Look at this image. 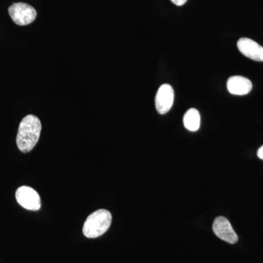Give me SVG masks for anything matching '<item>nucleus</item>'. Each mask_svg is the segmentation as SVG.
<instances>
[{"label":"nucleus","instance_id":"1","mask_svg":"<svg viewBox=\"0 0 263 263\" xmlns=\"http://www.w3.org/2000/svg\"><path fill=\"white\" fill-rule=\"evenodd\" d=\"M42 124L36 116L27 115L19 124L16 137L18 149L28 153L34 148L41 136Z\"/></svg>","mask_w":263,"mask_h":263},{"label":"nucleus","instance_id":"2","mask_svg":"<svg viewBox=\"0 0 263 263\" xmlns=\"http://www.w3.org/2000/svg\"><path fill=\"white\" fill-rule=\"evenodd\" d=\"M112 215L105 209H99L88 216L83 227V233L86 238H96L105 234L110 224Z\"/></svg>","mask_w":263,"mask_h":263},{"label":"nucleus","instance_id":"3","mask_svg":"<svg viewBox=\"0 0 263 263\" xmlns=\"http://www.w3.org/2000/svg\"><path fill=\"white\" fill-rule=\"evenodd\" d=\"M10 18L19 26L32 23L37 17V12L32 6L26 3H13L8 9Z\"/></svg>","mask_w":263,"mask_h":263},{"label":"nucleus","instance_id":"4","mask_svg":"<svg viewBox=\"0 0 263 263\" xmlns=\"http://www.w3.org/2000/svg\"><path fill=\"white\" fill-rule=\"evenodd\" d=\"M15 199L19 205L27 210L37 211L41 209V197L30 186H20L15 192Z\"/></svg>","mask_w":263,"mask_h":263},{"label":"nucleus","instance_id":"5","mask_svg":"<svg viewBox=\"0 0 263 263\" xmlns=\"http://www.w3.org/2000/svg\"><path fill=\"white\" fill-rule=\"evenodd\" d=\"M212 228L214 234L227 243L234 245L238 242V235L235 233L230 221L224 216L216 217L213 223Z\"/></svg>","mask_w":263,"mask_h":263},{"label":"nucleus","instance_id":"6","mask_svg":"<svg viewBox=\"0 0 263 263\" xmlns=\"http://www.w3.org/2000/svg\"><path fill=\"white\" fill-rule=\"evenodd\" d=\"M174 101V91L169 84H163L157 91L155 98L157 111L161 115L167 114L172 108Z\"/></svg>","mask_w":263,"mask_h":263},{"label":"nucleus","instance_id":"7","mask_svg":"<svg viewBox=\"0 0 263 263\" xmlns=\"http://www.w3.org/2000/svg\"><path fill=\"white\" fill-rule=\"evenodd\" d=\"M237 46L245 57L254 61L263 62V47L253 40L240 38L237 43Z\"/></svg>","mask_w":263,"mask_h":263},{"label":"nucleus","instance_id":"8","mask_svg":"<svg viewBox=\"0 0 263 263\" xmlns=\"http://www.w3.org/2000/svg\"><path fill=\"white\" fill-rule=\"evenodd\" d=\"M227 86L230 94L235 95H247L252 89V81L240 76L230 77L227 83Z\"/></svg>","mask_w":263,"mask_h":263},{"label":"nucleus","instance_id":"9","mask_svg":"<svg viewBox=\"0 0 263 263\" xmlns=\"http://www.w3.org/2000/svg\"><path fill=\"white\" fill-rule=\"evenodd\" d=\"M183 125L191 132L198 130L200 127V115L195 108L189 109L183 116Z\"/></svg>","mask_w":263,"mask_h":263},{"label":"nucleus","instance_id":"10","mask_svg":"<svg viewBox=\"0 0 263 263\" xmlns=\"http://www.w3.org/2000/svg\"><path fill=\"white\" fill-rule=\"evenodd\" d=\"M171 1L177 6H181V5H184L187 0H171Z\"/></svg>","mask_w":263,"mask_h":263},{"label":"nucleus","instance_id":"11","mask_svg":"<svg viewBox=\"0 0 263 263\" xmlns=\"http://www.w3.org/2000/svg\"><path fill=\"white\" fill-rule=\"evenodd\" d=\"M257 156H258L259 159L263 160V145L259 148L258 152H257Z\"/></svg>","mask_w":263,"mask_h":263}]
</instances>
